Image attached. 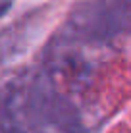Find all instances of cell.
Returning a JSON list of instances; mask_svg holds the SVG:
<instances>
[{"instance_id":"1","label":"cell","mask_w":131,"mask_h":133,"mask_svg":"<svg viewBox=\"0 0 131 133\" xmlns=\"http://www.w3.org/2000/svg\"><path fill=\"white\" fill-rule=\"evenodd\" d=\"M12 4H13V0H0V16H4V14L10 10Z\"/></svg>"}]
</instances>
